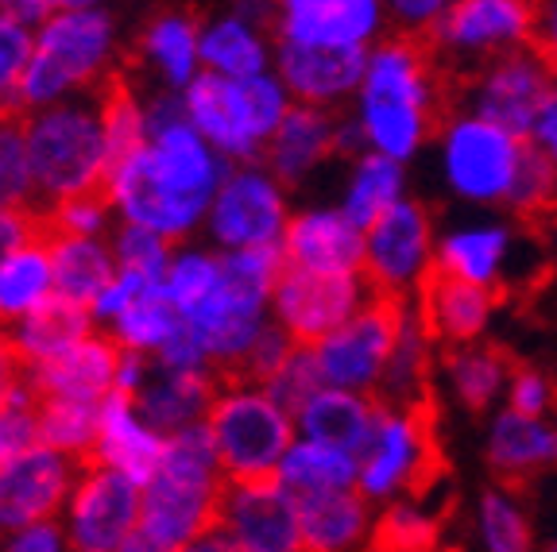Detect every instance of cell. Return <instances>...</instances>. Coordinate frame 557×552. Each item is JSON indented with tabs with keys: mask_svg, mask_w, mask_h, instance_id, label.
<instances>
[{
	"mask_svg": "<svg viewBox=\"0 0 557 552\" xmlns=\"http://www.w3.org/2000/svg\"><path fill=\"white\" fill-rule=\"evenodd\" d=\"M225 178V155H218L194 124H178L148 139V147L109 181V198L128 225L163 240H183L209 213Z\"/></svg>",
	"mask_w": 557,
	"mask_h": 552,
	"instance_id": "6da1fadb",
	"label": "cell"
},
{
	"mask_svg": "<svg viewBox=\"0 0 557 552\" xmlns=\"http://www.w3.org/2000/svg\"><path fill=\"white\" fill-rule=\"evenodd\" d=\"M357 124L375 155L395 163L414 159L442 131L445 86H437V59L426 43L387 35L368 51L357 93Z\"/></svg>",
	"mask_w": 557,
	"mask_h": 552,
	"instance_id": "7a4b0ae2",
	"label": "cell"
},
{
	"mask_svg": "<svg viewBox=\"0 0 557 552\" xmlns=\"http://www.w3.org/2000/svg\"><path fill=\"white\" fill-rule=\"evenodd\" d=\"M225 487L228 479L209 425L166 437L156 479L144 487L139 529L163 552H183L198 537L221 529Z\"/></svg>",
	"mask_w": 557,
	"mask_h": 552,
	"instance_id": "3957f363",
	"label": "cell"
},
{
	"mask_svg": "<svg viewBox=\"0 0 557 552\" xmlns=\"http://www.w3.org/2000/svg\"><path fill=\"white\" fill-rule=\"evenodd\" d=\"M113 20L94 4H62L35 39L32 66L12 97L9 113H44L70 93H89L113 74Z\"/></svg>",
	"mask_w": 557,
	"mask_h": 552,
	"instance_id": "277c9868",
	"label": "cell"
},
{
	"mask_svg": "<svg viewBox=\"0 0 557 552\" xmlns=\"http://www.w3.org/2000/svg\"><path fill=\"white\" fill-rule=\"evenodd\" d=\"M27 159H32L39 209H54L104 186V124L97 89L51 104L27 116Z\"/></svg>",
	"mask_w": 557,
	"mask_h": 552,
	"instance_id": "5b68a950",
	"label": "cell"
},
{
	"mask_svg": "<svg viewBox=\"0 0 557 552\" xmlns=\"http://www.w3.org/2000/svg\"><path fill=\"white\" fill-rule=\"evenodd\" d=\"M287 86L275 74H260V78H218V74H198L186 86V116H190L194 131L206 139L218 155L225 159H260L268 151L271 136L278 124L287 121L290 101Z\"/></svg>",
	"mask_w": 557,
	"mask_h": 552,
	"instance_id": "8992f818",
	"label": "cell"
},
{
	"mask_svg": "<svg viewBox=\"0 0 557 552\" xmlns=\"http://www.w3.org/2000/svg\"><path fill=\"white\" fill-rule=\"evenodd\" d=\"M206 425L213 432L228 484L275 479L278 464L298 440L295 417L263 387H221Z\"/></svg>",
	"mask_w": 557,
	"mask_h": 552,
	"instance_id": "52a82bcc",
	"label": "cell"
},
{
	"mask_svg": "<svg viewBox=\"0 0 557 552\" xmlns=\"http://www.w3.org/2000/svg\"><path fill=\"white\" fill-rule=\"evenodd\" d=\"M445 472L442 449L434 429V402L418 410H387L380 406V425L360 456L357 491L368 502H418Z\"/></svg>",
	"mask_w": 557,
	"mask_h": 552,
	"instance_id": "ba28073f",
	"label": "cell"
},
{
	"mask_svg": "<svg viewBox=\"0 0 557 552\" xmlns=\"http://www.w3.org/2000/svg\"><path fill=\"white\" fill-rule=\"evenodd\" d=\"M442 178L469 205H507L519 178L527 139L480 121L472 113H449L437 131Z\"/></svg>",
	"mask_w": 557,
	"mask_h": 552,
	"instance_id": "9c48e42d",
	"label": "cell"
},
{
	"mask_svg": "<svg viewBox=\"0 0 557 552\" xmlns=\"http://www.w3.org/2000/svg\"><path fill=\"white\" fill-rule=\"evenodd\" d=\"M410 302L372 293V302L357 317L313 348V360H318L325 387L375 398L383 375H387V363L395 355V344H399V328Z\"/></svg>",
	"mask_w": 557,
	"mask_h": 552,
	"instance_id": "30bf717a",
	"label": "cell"
},
{
	"mask_svg": "<svg viewBox=\"0 0 557 552\" xmlns=\"http://www.w3.org/2000/svg\"><path fill=\"white\" fill-rule=\"evenodd\" d=\"M554 89L557 70L531 43L472 70V78L465 81L461 113H472L480 121L496 124V128H507L519 139H531L534 121L542 116Z\"/></svg>",
	"mask_w": 557,
	"mask_h": 552,
	"instance_id": "8fae6325",
	"label": "cell"
},
{
	"mask_svg": "<svg viewBox=\"0 0 557 552\" xmlns=\"http://www.w3.org/2000/svg\"><path fill=\"white\" fill-rule=\"evenodd\" d=\"M372 286L360 271H306L287 267L271 298L275 325L287 333L295 344L318 348L337 328H345L368 302Z\"/></svg>",
	"mask_w": 557,
	"mask_h": 552,
	"instance_id": "7c38bea8",
	"label": "cell"
},
{
	"mask_svg": "<svg viewBox=\"0 0 557 552\" xmlns=\"http://www.w3.org/2000/svg\"><path fill=\"white\" fill-rule=\"evenodd\" d=\"M437 236L422 201L407 198L364 233V278L383 298L410 302L434 271Z\"/></svg>",
	"mask_w": 557,
	"mask_h": 552,
	"instance_id": "4fadbf2b",
	"label": "cell"
},
{
	"mask_svg": "<svg viewBox=\"0 0 557 552\" xmlns=\"http://www.w3.org/2000/svg\"><path fill=\"white\" fill-rule=\"evenodd\" d=\"M539 4L522 0H449L445 16L437 20L426 47L449 59H469L476 70L507 51L534 43Z\"/></svg>",
	"mask_w": 557,
	"mask_h": 552,
	"instance_id": "5bb4252c",
	"label": "cell"
},
{
	"mask_svg": "<svg viewBox=\"0 0 557 552\" xmlns=\"http://www.w3.org/2000/svg\"><path fill=\"white\" fill-rule=\"evenodd\" d=\"M287 193L260 166H236L209 205V233L228 251L283 248L287 236Z\"/></svg>",
	"mask_w": 557,
	"mask_h": 552,
	"instance_id": "9a60e30c",
	"label": "cell"
},
{
	"mask_svg": "<svg viewBox=\"0 0 557 552\" xmlns=\"http://www.w3.org/2000/svg\"><path fill=\"white\" fill-rule=\"evenodd\" d=\"M144 491L113 467H86L70 494L66 537L74 552H121V544L139 529Z\"/></svg>",
	"mask_w": 557,
	"mask_h": 552,
	"instance_id": "2e32d148",
	"label": "cell"
},
{
	"mask_svg": "<svg viewBox=\"0 0 557 552\" xmlns=\"http://www.w3.org/2000/svg\"><path fill=\"white\" fill-rule=\"evenodd\" d=\"M86 467L54 449H32L0 467V534L44 526L66 506Z\"/></svg>",
	"mask_w": 557,
	"mask_h": 552,
	"instance_id": "e0dca14e",
	"label": "cell"
},
{
	"mask_svg": "<svg viewBox=\"0 0 557 552\" xmlns=\"http://www.w3.org/2000/svg\"><path fill=\"white\" fill-rule=\"evenodd\" d=\"M387 24L380 0H287L275 9L278 43L325 51H372Z\"/></svg>",
	"mask_w": 557,
	"mask_h": 552,
	"instance_id": "ac0fdd59",
	"label": "cell"
},
{
	"mask_svg": "<svg viewBox=\"0 0 557 552\" xmlns=\"http://www.w3.org/2000/svg\"><path fill=\"white\" fill-rule=\"evenodd\" d=\"M221 529L240 552H302L298 502L278 487V479L228 484Z\"/></svg>",
	"mask_w": 557,
	"mask_h": 552,
	"instance_id": "d6986e66",
	"label": "cell"
},
{
	"mask_svg": "<svg viewBox=\"0 0 557 552\" xmlns=\"http://www.w3.org/2000/svg\"><path fill=\"white\" fill-rule=\"evenodd\" d=\"M221 394V379L213 372H171L163 363H148L144 387L132 406L159 437H178L194 425L209 422V410Z\"/></svg>",
	"mask_w": 557,
	"mask_h": 552,
	"instance_id": "ffe728a7",
	"label": "cell"
},
{
	"mask_svg": "<svg viewBox=\"0 0 557 552\" xmlns=\"http://www.w3.org/2000/svg\"><path fill=\"white\" fill-rule=\"evenodd\" d=\"M278 81L287 86L298 104L333 109L360 93L368 70V51H325V47H290L278 43Z\"/></svg>",
	"mask_w": 557,
	"mask_h": 552,
	"instance_id": "44dd1931",
	"label": "cell"
},
{
	"mask_svg": "<svg viewBox=\"0 0 557 552\" xmlns=\"http://www.w3.org/2000/svg\"><path fill=\"white\" fill-rule=\"evenodd\" d=\"M484 460L496 472L499 484H531L534 475H546L557 467V422L499 410L487 425Z\"/></svg>",
	"mask_w": 557,
	"mask_h": 552,
	"instance_id": "7402d4cb",
	"label": "cell"
},
{
	"mask_svg": "<svg viewBox=\"0 0 557 552\" xmlns=\"http://www.w3.org/2000/svg\"><path fill=\"white\" fill-rule=\"evenodd\" d=\"M124 348L113 337H86L54 360L32 367V382L39 398H78V402H104L116 390Z\"/></svg>",
	"mask_w": 557,
	"mask_h": 552,
	"instance_id": "603a6c76",
	"label": "cell"
},
{
	"mask_svg": "<svg viewBox=\"0 0 557 552\" xmlns=\"http://www.w3.org/2000/svg\"><path fill=\"white\" fill-rule=\"evenodd\" d=\"M414 310L434 340H442L449 348H472L484 337V328L492 325L496 293L430 271L422 290L414 293Z\"/></svg>",
	"mask_w": 557,
	"mask_h": 552,
	"instance_id": "cb8c5ba5",
	"label": "cell"
},
{
	"mask_svg": "<svg viewBox=\"0 0 557 552\" xmlns=\"http://www.w3.org/2000/svg\"><path fill=\"white\" fill-rule=\"evenodd\" d=\"M283 255H287V267L364 275V233L341 209H310L290 216Z\"/></svg>",
	"mask_w": 557,
	"mask_h": 552,
	"instance_id": "d4e9b609",
	"label": "cell"
},
{
	"mask_svg": "<svg viewBox=\"0 0 557 552\" xmlns=\"http://www.w3.org/2000/svg\"><path fill=\"white\" fill-rule=\"evenodd\" d=\"M380 425V402L368 394H348V390H330L313 394L295 417L298 440L310 444H325L345 456L360 460L368 452Z\"/></svg>",
	"mask_w": 557,
	"mask_h": 552,
	"instance_id": "484cf974",
	"label": "cell"
},
{
	"mask_svg": "<svg viewBox=\"0 0 557 552\" xmlns=\"http://www.w3.org/2000/svg\"><path fill=\"white\" fill-rule=\"evenodd\" d=\"M166 440L151 429L144 417L136 414L128 394H109L101 406V437H97L94 464L113 467V472L128 475L132 484L148 487L159 472Z\"/></svg>",
	"mask_w": 557,
	"mask_h": 552,
	"instance_id": "4316f807",
	"label": "cell"
},
{
	"mask_svg": "<svg viewBox=\"0 0 557 552\" xmlns=\"http://www.w3.org/2000/svg\"><path fill=\"white\" fill-rule=\"evenodd\" d=\"M330 155H337V116L313 104H290L287 121L263 151V163L278 186H295Z\"/></svg>",
	"mask_w": 557,
	"mask_h": 552,
	"instance_id": "83f0119b",
	"label": "cell"
},
{
	"mask_svg": "<svg viewBox=\"0 0 557 552\" xmlns=\"http://www.w3.org/2000/svg\"><path fill=\"white\" fill-rule=\"evenodd\" d=\"M511 243V228L499 225V221H476V225L449 228L445 236H437L434 271L445 278H457V283L492 290L507 271Z\"/></svg>",
	"mask_w": 557,
	"mask_h": 552,
	"instance_id": "f1b7e54d",
	"label": "cell"
},
{
	"mask_svg": "<svg viewBox=\"0 0 557 552\" xmlns=\"http://www.w3.org/2000/svg\"><path fill=\"white\" fill-rule=\"evenodd\" d=\"M51 271H54V298L94 310L104 290L121 278L113 248H104L97 236H51Z\"/></svg>",
	"mask_w": 557,
	"mask_h": 552,
	"instance_id": "f546056e",
	"label": "cell"
},
{
	"mask_svg": "<svg viewBox=\"0 0 557 552\" xmlns=\"http://www.w3.org/2000/svg\"><path fill=\"white\" fill-rule=\"evenodd\" d=\"M89 337V310H78V305L62 302V298H51L35 313H27L24 321H16L12 328L0 333V340L27 363V367H39V363L54 360L66 348L82 344Z\"/></svg>",
	"mask_w": 557,
	"mask_h": 552,
	"instance_id": "4dcf8cb0",
	"label": "cell"
},
{
	"mask_svg": "<svg viewBox=\"0 0 557 552\" xmlns=\"http://www.w3.org/2000/svg\"><path fill=\"white\" fill-rule=\"evenodd\" d=\"M442 372L445 382H449V394L469 414H487L499 398H507V382L515 375V363L504 348L472 344V348H449Z\"/></svg>",
	"mask_w": 557,
	"mask_h": 552,
	"instance_id": "1f68e13d",
	"label": "cell"
},
{
	"mask_svg": "<svg viewBox=\"0 0 557 552\" xmlns=\"http://www.w3.org/2000/svg\"><path fill=\"white\" fill-rule=\"evenodd\" d=\"M298 522H302V552H345L364 534H372V514L360 491L322 494V499L298 502Z\"/></svg>",
	"mask_w": 557,
	"mask_h": 552,
	"instance_id": "d6a6232c",
	"label": "cell"
},
{
	"mask_svg": "<svg viewBox=\"0 0 557 552\" xmlns=\"http://www.w3.org/2000/svg\"><path fill=\"white\" fill-rule=\"evenodd\" d=\"M275 479L295 502L322 499V494H341V491H357L360 460L345 456V452H337V449H325V444L295 440L290 452H287V460L278 464Z\"/></svg>",
	"mask_w": 557,
	"mask_h": 552,
	"instance_id": "836d02e7",
	"label": "cell"
},
{
	"mask_svg": "<svg viewBox=\"0 0 557 552\" xmlns=\"http://www.w3.org/2000/svg\"><path fill=\"white\" fill-rule=\"evenodd\" d=\"M201 62L218 78H260L268 74V39L260 35V24L244 20L240 12L209 20L201 27Z\"/></svg>",
	"mask_w": 557,
	"mask_h": 552,
	"instance_id": "e575fe53",
	"label": "cell"
},
{
	"mask_svg": "<svg viewBox=\"0 0 557 552\" xmlns=\"http://www.w3.org/2000/svg\"><path fill=\"white\" fill-rule=\"evenodd\" d=\"M399 201H407V171H403V163H395V159H387V155H375V151H368L364 159L352 163L341 213H345L360 233H368L375 221H383Z\"/></svg>",
	"mask_w": 557,
	"mask_h": 552,
	"instance_id": "d590c367",
	"label": "cell"
},
{
	"mask_svg": "<svg viewBox=\"0 0 557 552\" xmlns=\"http://www.w3.org/2000/svg\"><path fill=\"white\" fill-rule=\"evenodd\" d=\"M104 402H78V398H39V440L44 449L94 467L97 437H101Z\"/></svg>",
	"mask_w": 557,
	"mask_h": 552,
	"instance_id": "8d00e7d4",
	"label": "cell"
},
{
	"mask_svg": "<svg viewBox=\"0 0 557 552\" xmlns=\"http://www.w3.org/2000/svg\"><path fill=\"white\" fill-rule=\"evenodd\" d=\"M54 298V271L47 240L32 243L0 267V333Z\"/></svg>",
	"mask_w": 557,
	"mask_h": 552,
	"instance_id": "74e56055",
	"label": "cell"
},
{
	"mask_svg": "<svg viewBox=\"0 0 557 552\" xmlns=\"http://www.w3.org/2000/svg\"><path fill=\"white\" fill-rule=\"evenodd\" d=\"M144 54L151 59V66L163 74V81L171 89H183L198 78L201 62V27L194 24L190 12H166L156 16L151 27L144 32Z\"/></svg>",
	"mask_w": 557,
	"mask_h": 552,
	"instance_id": "f35d334b",
	"label": "cell"
},
{
	"mask_svg": "<svg viewBox=\"0 0 557 552\" xmlns=\"http://www.w3.org/2000/svg\"><path fill=\"white\" fill-rule=\"evenodd\" d=\"M178 325H183V313L171 305L163 286L139 283L136 278V290H132L128 305H124V313L113 321V340L124 352H136V355L159 352V348L174 337Z\"/></svg>",
	"mask_w": 557,
	"mask_h": 552,
	"instance_id": "ab89813d",
	"label": "cell"
},
{
	"mask_svg": "<svg viewBox=\"0 0 557 552\" xmlns=\"http://www.w3.org/2000/svg\"><path fill=\"white\" fill-rule=\"evenodd\" d=\"M476 534L484 552H539L534 541V518L519 487L496 484L487 487L476 502Z\"/></svg>",
	"mask_w": 557,
	"mask_h": 552,
	"instance_id": "60d3db41",
	"label": "cell"
},
{
	"mask_svg": "<svg viewBox=\"0 0 557 552\" xmlns=\"http://www.w3.org/2000/svg\"><path fill=\"white\" fill-rule=\"evenodd\" d=\"M437 529H442V522L426 506H418L410 499L392 502L372 522L368 552H437Z\"/></svg>",
	"mask_w": 557,
	"mask_h": 552,
	"instance_id": "b9f144b4",
	"label": "cell"
},
{
	"mask_svg": "<svg viewBox=\"0 0 557 552\" xmlns=\"http://www.w3.org/2000/svg\"><path fill=\"white\" fill-rule=\"evenodd\" d=\"M0 205L39 209L32 159H27V121L0 109Z\"/></svg>",
	"mask_w": 557,
	"mask_h": 552,
	"instance_id": "7bdbcfd3",
	"label": "cell"
},
{
	"mask_svg": "<svg viewBox=\"0 0 557 552\" xmlns=\"http://www.w3.org/2000/svg\"><path fill=\"white\" fill-rule=\"evenodd\" d=\"M113 255H116L121 275H132L151 286H163L166 271H171V263H174L171 240H163V236L148 233V228H139V225H128V221L113 233Z\"/></svg>",
	"mask_w": 557,
	"mask_h": 552,
	"instance_id": "ee69618b",
	"label": "cell"
},
{
	"mask_svg": "<svg viewBox=\"0 0 557 552\" xmlns=\"http://www.w3.org/2000/svg\"><path fill=\"white\" fill-rule=\"evenodd\" d=\"M221 286V255H206V251H186L171 263L166 271V298L183 317H194L201 305L213 298V290Z\"/></svg>",
	"mask_w": 557,
	"mask_h": 552,
	"instance_id": "f6af8a7d",
	"label": "cell"
},
{
	"mask_svg": "<svg viewBox=\"0 0 557 552\" xmlns=\"http://www.w3.org/2000/svg\"><path fill=\"white\" fill-rule=\"evenodd\" d=\"M507 205L519 216L557 213V166L549 163L534 143H527V155H522L519 178H515V190H511V198H507Z\"/></svg>",
	"mask_w": 557,
	"mask_h": 552,
	"instance_id": "bcb514c9",
	"label": "cell"
},
{
	"mask_svg": "<svg viewBox=\"0 0 557 552\" xmlns=\"http://www.w3.org/2000/svg\"><path fill=\"white\" fill-rule=\"evenodd\" d=\"M271 398H275L278 406L287 410L290 417H298V410L310 402L313 394H322L325 382H322V372H318V360H313V348H302L298 344L295 352L287 355V363L278 367V375L268 382Z\"/></svg>",
	"mask_w": 557,
	"mask_h": 552,
	"instance_id": "7dc6e473",
	"label": "cell"
},
{
	"mask_svg": "<svg viewBox=\"0 0 557 552\" xmlns=\"http://www.w3.org/2000/svg\"><path fill=\"white\" fill-rule=\"evenodd\" d=\"M35 440H39V394H35V382H27L9 406L0 410V467L32 452Z\"/></svg>",
	"mask_w": 557,
	"mask_h": 552,
	"instance_id": "c3c4849f",
	"label": "cell"
},
{
	"mask_svg": "<svg viewBox=\"0 0 557 552\" xmlns=\"http://www.w3.org/2000/svg\"><path fill=\"white\" fill-rule=\"evenodd\" d=\"M32 54H35V39L27 35V27L16 24L9 12L0 9V109L12 104L27 66H32Z\"/></svg>",
	"mask_w": 557,
	"mask_h": 552,
	"instance_id": "681fc988",
	"label": "cell"
},
{
	"mask_svg": "<svg viewBox=\"0 0 557 552\" xmlns=\"http://www.w3.org/2000/svg\"><path fill=\"white\" fill-rule=\"evenodd\" d=\"M554 406H557V382L542 367L515 363V375L507 382V410L527 417H549Z\"/></svg>",
	"mask_w": 557,
	"mask_h": 552,
	"instance_id": "f907efd6",
	"label": "cell"
},
{
	"mask_svg": "<svg viewBox=\"0 0 557 552\" xmlns=\"http://www.w3.org/2000/svg\"><path fill=\"white\" fill-rule=\"evenodd\" d=\"M47 240V216L44 209H9L0 205V267L20 255L32 243Z\"/></svg>",
	"mask_w": 557,
	"mask_h": 552,
	"instance_id": "816d5d0a",
	"label": "cell"
},
{
	"mask_svg": "<svg viewBox=\"0 0 557 552\" xmlns=\"http://www.w3.org/2000/svg\"><path fill=\"white\" fill-rule=\"evenodd\" d=\"M445 9H449V0H395V4H387V20L395 24V35L426 43Z\"/></svg>",
	"mask_w": 557,
	"mask_h": 552,
	"instance_id": "f5cc1de1",
	"label": "cell"
},
{
	"mask_svg": "<svg viewBox=\"0 0 557 552\" xmlns=\"http://www.w3.org/2000/svg\"><path fill=\"white\" fill-rule=\"evenodd\" d=\"M0 552H74L66 529L54 526V522H44V526L20 529V534L4 537Z\"/></svg>",
	"mask_w": 557,
	"mask_h": 552,
	"instance_id": "db71d44e",
	"label": "cell"
},
{
	"mask_svg": "<svg viewBox=\"0 0 557 552\" xmlns=\"http://www.w3.org/2000/svg\"><path fill=\"white\" fill-rule=\"evenodd\" d=\"M27 382H32V367H27V363L20 360L4 340H0V410L9 406L12 398H16Z\"/></svg>",
	"mask_w": 557,
	"mask_h": 552,
	"instance_id": "11a10c76",
	"label": "cell"
},
{
	"mask_svg": "<svg viewBox=\"0 0 557 552\" xmlns=\"http://www.w3.org/2000/svg\"><path fill=\"white\" fill-rule=\"evenodd\" d=\"M527 143H534L542 155L557 166V89H554V97L546 101V109H542V116L534 121V131H531V139H527Z\"/></svg>",
	"mask_w": 557,
	"mask_h": 552,
	"instance_id": "9f6ffc18",
	"label": "cell"
},
{
	"mask_svg": "<svg viewBox=\"0 0 557 552\" xmlns=\"http://www.w3.org/2000/svg\"><path fill=\"white\" fill-rule=\"evenodd\" d=\"M534 51L557 70V0L539 4V24H534Z\"/></svg>",
	"mask_w": 557,
	"mask_h": 552,
	"instance_id": "6f0895ef",
	"label": "cell"
},
{
	"mask_svg": "<svg viewBox=\"0 0 557 552\" xmlns=\"http://www.w3.org/2000/svg\"><path fill=\"white\" fill-rule=\"evenodd\" d=\"M183 552H240V549L228 541L225 529H213V534H206V537H198L194 544H186Z\"/></svg>",
	"mask_w": 557,
	"mask_h": 552,
	"instance_id": "680465c9",
	"label": "cell"
},
{
	"mask_svg": "<svg viewBox=\"0 0 557 552\" xmlns=\"http://www.w3.org/2000/svg\"><path fill=\"white\" fill-rule=\"evenodd\" d=\"M121 552H163V549H159V544L151 541V537L144 534V529H136V534H132L128 541L121 544Z\"/></svg>",
	"mask_w": 557,
	"mask_h": 552,
	"instance_id": "91938a15",
	"label": "cell"
},
{
	"mask_svg": "<svg viewBox=\"0 0 557 552\" xmlns=\"http://www.w3.org/2000/svg\"><path fill=\"white\" fill-rule=\"evenodd\" d=\"M539 552H557V537H549V541L546 544H542V549Z\"/></svg>",
	"mask_w": 557,
	"mask_h": 552,
	"instance_id": "94428289",
	"label": "cell"
},
{
	"mask_svg": "<svg viewBox=\"0 0 557 552\" xmlns=\"http://www.w3.org/2000/svg\"><path fill=\"white\" fill-rule=\"evenodd\" d=\"M445 552H457V549H445Z\"/></svg>",
	"mask_w": 557,
	"mask_h": 552,
	"instance_id": "6125c7cd",
	"label": "cell"
}]
</instances>
